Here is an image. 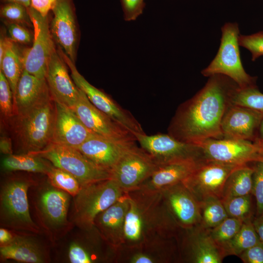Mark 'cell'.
Here are the masks:
<instances>
[{
    "mask_svg": "<svg viewBox=\"0 0 263 263\" xmlns=\"http://www.w3.org/2000/svg\"><path fill=\"white\" fill-rule=\"evenodd\" d=\"M239 87L225 75L209 76L204 87L178 108L169 134L181 141L196 145L208 139L223 138L222 120Z\"/></svg>",
    "mask_w": 263,
    "mask_h": 263,
    "instance_id": "obj_1",
    "label": "cell"
},
{
    "mask_svg": "<svg viewBox=\"0 0 263 263\" xmlns=\"http://www.w3.org/2000/svg\"><path fill=\"white\" fill-rule=\"evenodd\" d=\"M126 192L129 204L120 246H139L178 238L182 228L168 209L160 191L138 188Z\"/></svg>",
    "mask_w": 263,
    "mask_h": 263,
    "instance_id": "obj_2",
    "label": "cell"
},
{
    "mask_svg": "<svg viewBox=\"0 0 263 263\" xmlns=\"http://www.w3.org/2000/svg\"><path fill=\"white\" fill-rule=\"evenodd\" d=\"M15 116V132L26 153L40 151L52 143L55 106L51 96L24 113Z\"/></svg>",
    "mask_w": 263,
    "mask_h": 263,
    "instance_id": "obj_3",
    "label": "cell"
},
{
    "mask_svg": "<svg viewBox=\"0 0 263 263\" xmlns=\"http://www.w3.org/2000/svg\"><path fill=\"white\" fill-rule=\"evenodd\" d=\"M221 31V42L217 53L201 74L206 77L214 75H225L235 81L242 89L257 87V76L248 74L243 66L238 43L240 31L238 23L227 22L223 26Z\"/></svg>",
    "mask_w": 263,
    "mask_h": 263,
    "instance_id": "obj_4",
    "label": "cell"
},
{
    "mask_svg": "<svg viewBox=\"0 0 263 263\" xmlns=\"http://www.w3.org/2000/svg\"><path fill=\"white\" fill-rule=\"evenodd\" d=\"M124 193L112 178L82 186L75 196V222L84 231L93 229L96 216L117 201Z\"/></svg>",
    "mask_w": 263,
    "mask_h": 263,
    "instance_id": "obj_5",
    "label": "cell"
},
{
    "mask_svg": "<svg viewBox=\"0 0 263 263\" xmlns=\"http://www.w3.org/2000/svg\"><path fill=\"white\" fill-rule=\"evenodd\" d=\"M50 161L54 166L73 175L81 187L111 178L110 170L96 165L76 149L51 143L33 153Z\"/></svg>",
    "mask_w": 263,
    "mask_h": 263,
    "instance_id": "obj_6",
    "label": "cell"
},
{
    "mask_svg": "<svg viewBox=\"0 0 263 263\" xmlns=\"http://www.w3.org/2000/svg\"><path fill=\"white\" fill-rule=\"evenodd\" d=\"M31 183L21 179L5 184L0 193V216L2 222L11 228L38 233V227L29 212L27 191Z\"/></svg>",
    "mask_w": 263,
    "mask_h": 263,
    "instance_id": "obj_7",
    "label": "cell"
},
{
    "mask_svg": "<svg viewBox=\"0 0 263 263\" xmlns=\"http://www.w3.org/2000/svg\"><path fill=\"white\" fill-rule=\"evenodd\" d=\"M242 166L201 160L182 183L199 202L212 197L221 199L227 177Z\"/></svg>",
    "mask_w": 263,
    "mask_h": 263,
    "instance_id": "obj_8",
    "label": "cell"
},
{
    "mask_svg": "<svg viewBox=\"0 0 263 263\" xmlns=\"http://www.w3.org/2000/svg\"><path fill=\"white\" fill-rule=\"evenodd\" d=\"M28 11L34 33L32 46L21 55L23 69L38 78L46 79L48 65L56 50L48 16H42L31 7Z\"/></svg>",
    "mask_w": 263,
    "mask_h": 263,
    "instance_id": "obj_9",
    "label": "cell"
},
{
    "mask_svg": "<svg viewBox=\"0 0 263 263\" xmlns=\"http://www.w3.org/2000/svg\"><path fill=\"white\" fill-rule=\"evenodd\" d=\"M210 229L201 224L189 228H182L177 238L179 262L222 263L225 256L212 239Z\"/></svg>",
    "mask_w": 263,
    "mask_h": 263,
    "instance_id": "obj_10",
    "label": "cell"
},
{
    "mask_svg": "<svg viewBox=\"0 0 263 263\" xmlns=\"http://www.w3.org/2000/svg\"><path fill=\"white\" fill-rule=\"evenodd\" d=\"M199 145L202 160L238 165L263 162V148L251 141L210 138Z\"/></svg>",
    "mask_w": 263,
    "mask_h": 263,
    "instance_id": "obj_11",
    "label": "cell"
},
{
    "mask_svg": "<svg viewBox=\"0 0 263 263\" xmlns=\"http://www.w3.org/2000/svg\"><path fill=\"white\" fill-rule=\"evenodd\" d=\"M140 147L148 153L158 165L189 160H202L199 145L184 142L169 134L148 135L133 134Z\"/></svg>",
    "mask_w": 263,
    "mask_h": 263,
    "instance_id": "obj_12",
    "label": "cell"
},
{
    "mask_svg": "<svg viewBox=\"0 0 263 263\" xmlns=\"http://www.w3.org/2000/svg\"><path fill=\"white\" fill-rule=\"evenodd\" d=\"M70 71L76 86L86 95L98 110L132 133H144L139 122L130 112L117 104L110 96L91 84L77 71L73 62L61 50L58 52Z\"/></svg>",
    "mask_w": 263,
    "mask_h": 263,
    "instance_id": "obj_13",
    "label": "cell"
},
{
    "mask_svg": "<svg viewBox=\"0 0 263 263\" xmlns=\"http://www.w3.org/2000/svg\"><path fill=\"white\" fill-rule=\"evenodd\" d=\"M159 165L136 145L128 150L112 169L111 178L124 192L138 188Z\"/></svg>",
    "mask_w": 263,
    "mask_h": 263,
    "instance_id": "obj_14",
    "label": "cell"
},
{
    "mask_svg": "<svg viewBox=\"0 0 263 263\" xmlns=\"http://www.w3.org/2000/svg\"><path fill=\"white\" fill-rule=\"evenodd\" d=\"M72 109L95 135L120 142L136 141L132 133L96 108L81 90L77 101Z\"/></svg>",
    "mask_w": 263,
    "mask_h": 263,
    "instance_id": "obj_15",
    "label": "cell"
},
{
    "mask_svg": "<svg viewBox=\"0 0 263 263\" xmlns=\"http://www.w3.org/2000/svg\"><path fill=\"white\" fill-rule=\"evenodd\" d=\"M116 263H169L179 262L177 238L165 239L139 246H120Z\"/></svg>",
    "mask_w": 263,
    "mask_h": 263,
    "instance_id": "obj_16",
    "label": "cell"
},
{
    "mask_svg": "<svg viewBox=\"0 0 263 263\" xmlns=\"http://www.w3.org/2000/svg\"><path fill=\"white\" fill-rule=\"evenodd\" d=\"M159 191L168 209L180 227L187 228L201 224L200 203L182 182Z\"/></svg>",
    "mask_w": 263,
    "mask_h": 263,
    "instance_id": "obj_17",
    "label": "cell"
},
{
    "mask_svg": "<svg viewBox=\"0 0 263 263\" xmlns=\"http://www.w3.org/2000/svg\"><path fill=\"white\" fill-rule=\"evenodd\" d=\"M263 112L231 103L222 120L223 138L254 142Z\"/></svg>",
    "mask_w": 263,
    "mask_h": 263,
    "instance_id": "obj_18",
    "label": "cell"
},
{
    "mask_svg": "<svg viewBox=\"0 0 263 263\" xmlns=\"http://www.w3.org/2000/svg\"><path fill=\"white\" fill-rule=\"evenodd\" d=\"M54 102L55 118L52 143L76 149L95 134L84 125L71 108Z\"/></svg>",
    "mask_w": 263,
    "mask_h": 263,
    "instance_id": "obj_19",
    "label": "cell"
},
{
    "mask_svg": "<svg viewBox=\"0 0 263 263\" xmlns=\"http://www.w3.org/2000/svg\"><path fill=\"white\" fill-rule=\"evenodd\" d=\"M66 65L55 50L49 62L45 79L54 101L72 109L77 101L80 90L69 76Z\"/></svg>",
    "mask_w": 263,
    "mask_h": 263,
    "instance_id": "obj_20",
    "label": "cell"
},
{
    "mask_svg": "<svg viewBox=\"0 0 263 263\" xmlns=\"http://www.w3.org/2000/svg\"><path fill=\"white\" fill-rule=\"evenodd\" d=\"M74 6L72 0H57L52 11L51 33L61 50L73 62L77 40Z\"/></svg>",
    "mask_w": 263,
    "mask_h": 263,
    "instance_id": "obj_21",
    "label": "cell"
},
{
    "mask_svg": "<svg viewBox=\"0 0 263 263\" xmlns=\"http://www.w3.org/2000/svg\"><path fill=\"white\" fill-rule=\"evenodd\" d=\"M136 142H120L94 134L76 149L96 165L111 170Z\"/></svg>",
    "mask_w": 263,
    "mask_h": 263,
    "instance_id": "obj_22",
    "label": "cell"
},
{
    "mask_svg": "<svg viewBox=\"0 0 263 263\" xmlns=\"http://www.w3.org/2000/svg\"><path fill=\"white\" fill-rule=\"evenodd\" d=\"M126 193L95 218L94 226L102 238L117 249L122 244L126 214L129 207Z\"/></svg>",
    "mask_w": 263,
    "mask_h": 263,
    "instance_id": "obj_23",
    "label": "cell"
},
{
    "mask_svg": "<svg viewBox=\"0 0 263 263\" xmlns=\"http://www.w3.org/2000/svg\"><path fill=\"white\" fill-rule=\"evenodd\" d=\"M50 96L46 79L38 78L23 69L13 99L15 115L24 113Z\"/></svg>",
    "mask_w": 263,
    "mask_h": 263,
    "instance_id": "obj_24",
    "label": "cell"
},
{
    "mask_svg": "<svg viewBox=\"0 0 263 263\" xmlns=\"http://www.w3.org/2000/svg\"><path fill=\"white\" fill-rule=\"evenodd\" d=\"M200 160H184L159 165L139 188L159 191L182 182L192 172Z\"/></svg>",
    "mask_w": 263,
    "mask_h": 263,
    "instance_id": "obj_25",
    "label": "cell"
},
{
    "mask_svg": "<svg viewBox=\"0 0 263 263\" xmlns=\"http://www.w3.org/2000/svg\"><path fill=\"white\" fill-rule=\"evenodd\" d=\"M69 194L58 188H50L41 193L39 207L44 220L53 227H60L67 223Z\"/></svg>",
    "mask_w": 263,
    "mask_h": 263,
    "instance_id": "obj_26",
    "label": "cell"
},
{
    "mask_svg": "<svg viewBox=\"0 0 263 263\" xmlns=\"http://www.w3.org/2000/svg\"><path fill=\"white\" fill-rule=\"evenodd\" d=\"M0 254L2 259L23 263L45 261V254L40 246L33 238L23 236H15L9 243L0 245Z\"/></svg>",
    "mask_w": 263,
    "mask_h": 263,
    "instance_id": "obj_27",
    "label": "cell"
},
{
    "mask_svg": "<svg viewBox=\"0 0 263 263\" xmlns=\"http://www.w3.org/2000/svg\"><path fill=\"white\" fill-rule=\"evenodd\" d=\"M253 171V167L248 164L234 170L225 183L221 200L251 194Z\"/></svg>",
    "mask_w": 263,
    "mask_h": 263,
    "instance_id": "obj_28",
    "label": "cell"
},
{
    "mask_svg": "<svg viewBox=\"0 0 263 263\" xmlns=\"http://www.w3.org/2000/svg\"><path fill=\"white\" fill-rule=\"evenodd\" d=\"M253 217L244 220L237 233L222 247L225 257H239L244 251L261 241L252 222Z\"/></svg>",
    "mask_w": 263,
    "mask_h": 263,
    "instance_id": "obj_29",
    "label": "cell"
},
{
    "mask_svg": "<svg viewBox=\"0 0 263 263\" xmlns=\"http://www.w3.org/2000/svg\"><path fill=\"white\" fill-rule=\"evenodd\" d=\"M0 71L7 79L13 94L15 95L17 86L23 71L22 56L20 54L14 41L8 38L7 46L0 61Z\"/></svg>",
    "mask_w": 263,
    "mask_h": 263,
    "instance_id": "obj_30",
    "label": "cell"
},
{
    "mask_svg": "<svg viewBox=\"0 0 263 263\" xmlns=\"http://www.w3.org/2000/svg\"><path fill=\"white\" fill-rule=\"evenodd\" d=\"M38 156L26 153L24 155H7L2 161L3 168L8 171L21 170L46 174L50 166Z\"/></svg>",
    "mask_w": 263,
    "mask_h": 263,
    "instance_id": "obj_31",
    "label": "cell"
},
{
    "mask_svg": "<svg viewBox=\"0 0 263 263\" xmlns=\"http://www.w3.org/2000/svg\"><path fill=\"white\" fill-rule=\"evenodd\" d=\"M201 224L212 229L228 217L221 199L209 197L200 202Z\"/></svg>",
    "mask_w": 263,
    "mask_h": 263,
    "instance_id": "obj_32",
    "label": "cell"
},
{
    "mask_svg": "<svg viewBox=\"0 0 263 263\" xmlns=\"http://www.w3.org/2000/svg\"><path fill=\"white\" fill-rule=\"evenodd\" d=\"M46 174L53 186L74 197L77 195L81 188L78 181L73 175L54 166H50Z\"/></svg>",
    "mask_w": 263,
    "mask_h": 263,
    "instance_id": "obj_33",
    "label": "cell"
},
{
    "mask_svg": "<svg viewBox=\"0 0 263 263\" xmlns=\"http://www.w3.org/2000/svg\"><path fill=\"white\" fill-rule=\"evenodd\" d=\"M251 194L221 200L229 217L243 221L253 217Z\"/></svg>",
    "mask_w": 263,
    "mask_h": 263,
    "instance_id": "obj_34",
    "label": "cell"
},
{
    "mask_svg": "<svg viewBox=\"0 0 263 263\" xmlns=\"http://www.w3.org/2000/svg\"><path fill=\"white\" fill-rule=\"evenodd\" d=\"M243 222L242 220L228 216L217 226L210 229L212 239L221 249L237 233Z\"/></svg>",
    "mask_w": 263,
    "mask_h": 263,
    "instance_id": "obj_35",
    "label": "cell"
},
{
    "mask_svg": "<svg viewBox=\"0 0 263 263\" xmlns=\"http://www.w3.org/2000/svg\"><path fill=\"white\" fill-rule=\"evenodd\" d=\"M231 103L263 112V94L258 87L245 89L238 88L231 96Z\"/></svg>",
    "mask_w": 263,
    "mask_h": 263,
    "instance_id": "obj_36",
    "label": "cell"
},
{
    "mask_svg": "<svg viewBox=\"0 0 263 263\" xmlns=\"http://www.w3.org/2000/svg\"><path fill=\"white\" fill-rule=\"evenodd\" d=\"M0 109L5 119L15 115L13 94L9 84L1 71L0 70Z\"/></svg>",
    "mask_w": 263,
    "mask_h": 263,
    "instance_id": "obj_37",
    "label": "cell"
},
{
    "mask_svg": "<svg viewBox=\"0 0 263 263\" xmlns=\"http://www.w3.org/2000/svg\"><path fill=\"white\" fill-rule=\"evenodd\" d=\"M251 194L256 201V216L263 214V162L254 163Z\"/></svg>",
    "mask_w": 263,
    "mask_h": 263,
    "instance_id": "obj_38",
    "label": "cell"
},
{
    "mask_svg": "<svg viewBox=\"0 0 263 263\" xmlns=\"http://www.w3.org/2000/svg\"><path fill=\"white\" fill-rule=\"evenodd\" d=\"M238 43L242 46L248 50L251 54V60L255 61L263 56V31L249 35H239Z\"/></svg>",
    "mask_w": 263,
    "mask_h": 263,
    "instance_id": "obj_39",
    "label": "cell"
},
{
    "mask_svg": "<svg viewBox=\"0 0 263 263\" xmlns=\"http://www.w3.org/2000/svg\"><path fill=\"white\" fill-rule=\"evenodd\" d=\"M89 247L73 243L69 248L68 258L72 263H91L100 261L102 257Z\"/></svg>",
    "mask_w": 263,
    "mask_h": 263,
    "instance_id": "obj_40",
    "label": "cell"
},
{
    "mask_svg": "<svg viewBox=\"0 0 263 263\" xmlns=\"http://www.w3.org/2000/svg\"><path fill=\"white\" fill-rule=\"evenodd\" d=\"M0 15L3 18L13 21H26L30 18L28 8L17 3L7 2L0 8Z\"/></svg>",
    "mask_w": 263,
    "mask_h": 263,
    "instance_id": "obj_41",
    "label": "cell"
},
{
    "mask_svg": "<svg viewBox=\"0 0 263 263\" xmlns=\"http://www.w3.org/2000/svg\"><path fill=\"white\" fill-rule=\"evenodd\" d=\"M123 19L126 21L135 20L144 11L145 0H120Z\"/></svg>",
    "mask_w": 263,
    "mask_h": 263,
    "instance_id": "obj_42",
    "label": "cell"
},
{
    "mask_svg": "<svg viewBox=\"0 0 263 263\" xmlns=\"http://www.w3.org/2000/svg\"><path fill=\"white\" fill-rule=\"evenodd\" d=\"M239 257L244 263H263V243L260 241L248 248Z\"/></svg>",
    "mask_w": 263,
    "mask_h": 263,
    "instance_id": "obj_43",
    "label": "cell"
},
{
    "mask_svg": "<svg viewBox=\"0 0 263 263\" xmlns=\"http://www.w3.org/2000/svg\"><path fill=\"white\" fill-rule=\"evenodd\" d=\"M8 30L10 38L14 42L26 44L31 41L32 37L30 32L17 23L10 24Z\"/></svg>",
    "mask_w": 263,
    "mask_h": 263,
    "instance_id": "obj_44",
    "label": "cell"
},
{
    "mask_svg": "<svg viewBox=\"0 0 263 263\" xmlns=\"http://www.w3.org/2000/svg\"><path fill=\"white\" fill-rule=\"evenodd\" d=\"M57 0H31L30 7L43 17L48 16L55 6Z\"/></svg>",
    "mask_w": 263,
    "mask_h": 263,
    "instance_id": "obj_45",
    "label": "cell"
},
{
    "mask_svg": "<svg viewBox=\"0 0 263 263\" xmlns=\"http://www.w3.org/2000/svg\"><path fill=\"white\" fill-rule=\"evenodd\" d=\"M252 222L255 230L263 243V214L253 217Z\"/></svg>",
    "mask_w": 263,
    "mask_h": 263,
    "instance_id": "obj_46",
    "label": "cell"
},
{
    "mask_svg": "<svg viewBox=\"0 0 263 263\" xmlns=\"http://www.w3.org/2000/svg\"><path fill=\"white\" fill-rule=\"evenodd\" d=\"M0 149L2 153L7 155L12 154V143L10 138L2 137L0 141Z\"/></svg>",
    "mask_w": 263,
    "mask_h": 263,
    "instance_id": "obj_47",
    "label": "cell"
},
{
    "mask_svg": "<svg viewBox=\"0 0 263 263\" xmlns=\"http://www.w3.org/2000/svg\"><path fill=\"white\" fill-rule=\"evenodd\" d=\"M14 236L10 231L6 229L1 228L0 229V245L6 244L13 239Z\"/></svg>",
    "mask_w": 263,
    "mask_h": 263,
    "instance_id": "obj_48",
    "label": "cell"
},
{
    "mask_svg": "<svg viewBox=\"0 0 263 263\" xmlns=\"http://www.w3.org/2000/svg\"><path fill=\"white\" fill-rule=\"evenodd\" d=\"M254 143L263 148V117L260 122Z\"/></svg>",
    "mask_w": 263,
    "mask_h": 263,
    "instance_id": "obj_49",
    "label": "cell"
},
{
    "mask_svg": "<svg viewBox=\"0 0 263 263\" xmlns=\"http://www.w3.org/2000/svg\"><path fill=\"white\" fill-rule=\"evenodd\" d=\"M8 38L0 37V61L2 60L6 51Z\"/></svg>",
    "mask_w": 263,
    "mask_h": 263,
    "instance_id": "obj_50",
    "label": "cell"
},
{
    "mask_svg": "<svg viewBox=\"0 0 263 263\" xmlns=\"http://www.w3.org/2000/svg\"><path fill=\"white\" fill-rule=\"evenodd\" d=\"M7 2H12L20 4L26 8L30 7L31 0H4Z\"/></svg>",
    "mask_w": 263,
    "mask_h": 263,
    "instance_id": "obj_51",
    "label": "cell"
}]
</instances>
